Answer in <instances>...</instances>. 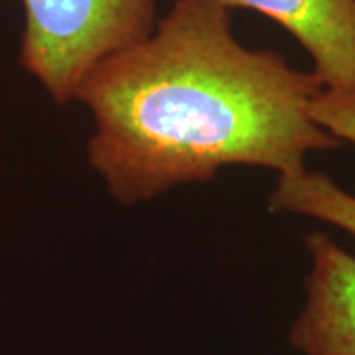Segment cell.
Wrapping results in <instances>:
<instances>
[{"label":"cell","instance_id":"cell-3","mask_svg":"<svg viewBox=\"0 0 355 355\" xmlns=\"http://www.w3.org/2000/svg\"><path fill=\"white\" fill-rule=\"evenodd\" d=\"M304 245V306L286 342L302 355H355V254L324 231L308 233Z\"/></svg>","mask_w":355,"mask_h":355},{"label":"cell","instance_id":"cell-2","mask_svg":"<svg viewBox=\"0 0 355 355\" xmlns=\"http://www.w3.org/2000/svg\"><path fill=\"white\" fill-rule=\"evenodd\" d=\"M26 26L20 64L55 105L76 101L77 89L101 64L156 26L154 0H22Z\"/></svg>","mask_w":355,"mask_h":355},{"label":"cell","instance_id":"cell-5","mask_svg":"<svg viewBox=\"0 0 355 355\" xmlns=\"http://www.w3.org/2000/svg\"><path fill=\"white\" fill-rule=\"evenodd\" d=\"M268 209L318 219L355 237V193L322 172L304 170L279 176L268 196Z\"/></svg>","mask_w":355,"mask_h":355},{"label":"cell","instance_id":"cell-1","mask_svg":"<svg viewBox=\"0 0 355 355\" xmlns=\"http://www.w3.org/2000/svg\"><path fill=\"white\" fill-rule=\"evenodd\" d=\"M324 89L279 51L241 44L223 0H176L91 69L76 101L93 119L89 166L132 207L229 166L304 172L308 154L342 148L312 114Z\"/></svg>","mask_w":355,"mask_h":355},{"label":"cell","instance_id":"cell-4","mask_svg":"<svg viewBox=\"0 0 355 355\" xmlns=\"http://www.w3.org/2000/svg\"><path fill=\"white\" fill-rule=\"evenodd\" d=\"M282 26L330 91H355V0H223Z\"/></svg>","mask_w":355,"mask_h":355},{"label":"cell","instance_id":"cell-6","mask_svg":"<svg viewBox=\"0 0 355 355\" xmlns=\"http://www.w3.org/2000/svg\"><path fill=\"white\" fill-rule=\"evenodd\" d=\"M312 114L342 144L355 146V91L324 89L312 103Z\"/></svg>","mask_w":355,"mask_h":355}]
</instances>
